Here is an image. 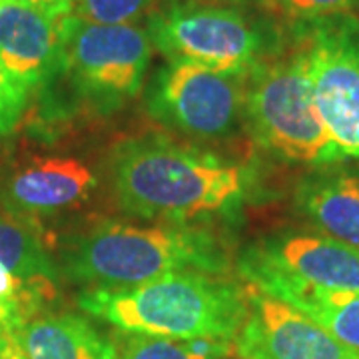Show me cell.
Instances as JSON below:
<instances>
[{
  "instance_id": "obj_11",
  "label": "cell",
  "mask_w": 359,
  "mask_h": 359,
  "mask_svg": "<svg viewBox=\"0 0 359 359\" xmlns=\"http://www.w3.org/2000/svg\"><path fill=\"white\" fill-rule=\"evenodd\" d=\"M0 62L28 90L48 86L65 72L58 18L4 0L0 4Z\"/></svg>"
},
{
  "instance_id": "obj_15",
  "label": "cell",
  "mask_w": 359,
  "mask_h": 359,
  "mask_svg": "<svg viewBox=\"0 0 359 359\" xmlns=\"http://www.w3.org/2000/svg\"><path fill=\"white\" fill-rule=\"evenodd\" d=\"M295 205L318 233L359 252V174L306 180L297 188Z\"/></svg>"
},
{
  "instance_id": "obj_2",
  "label": "cell",
  "mask_w": 359,
  "mask_h": 359,
  "mask_svg": "<svg viewBox=\"0 0 359 359\" xmlns=\"http://www.w3.org/2000/svg\"><path fill=\"white\" fill-rule=\"evenodd\" d=\"M62 269L86 290H126L180 271L228 278L231 257L218 236L200 226L102 219L68 240Z\"/></svg>"
},
{
  "instance_id": "obj_9",
  "label": "cell",
  "mask_w": 359,
  "mask_h": 359,
  "mask_svg": "<svg viewBox=\"0 0 359 359\" xmlns=\"http://www.w3.org/2000/svg\"><path fill=\"white\" fill-rule=\"evenodd\" d=\"M238 271L271 273L320 290H359V252L318 231H276L245 245Z\"/></svg>"
},
{
  "instance_id": "obj_10",
  "label": "cell",
  "mask_w": 359,
  "mask_h": 359,
  "mask_svg": "<svg viewBox=\"0 0 359 359\" xmlns=\"http://www.w3.org/2000/svg\"><path fill=\"white\" fill-rule=\"evenodd\" d=\"M248 311L231 339L236 359H359L320 323L278 297L245 283Z\"/></svg>"
},
{
  "instance_id": "obj_16",
  "label": "cell",
  "mask_w": 359,
  "mask_h": 359,
  "mask_svg": "<svg viewBox=\"0 0 359 359\" xmlns=\"http://www.w3.org/2000/svg\"><path fill=\"white\" fill-rule=\"evenodd\" d=\"M0 264L30 283H54L58 266L48 254L39 230L18 216L0 212Z\"/></svg>"
},
{
  "instance_id": "obj_3",
  "label": "cell",
  "mask_w": 359,
  "mask_h": 359,
  "mask_svg": "<svg viewBox=\"0 0 359 359\" xmlns=\"http://www.w3.org/2000/svg\"><path fill=\"white\" fill-rule=\"evenodd\" d=\"M78 306L126 334L231 341L248 311V290L226 276L180 271L126 290H84Z\"/></svg>"
},
{
  "instance_id": "obj_1",
  "label": "cell",
  "mask_w": 359,
  "mask_h": 359,
  "mask_svg": "<svg viewBox=\"0 0 359 359\" xmlns=\"http://www.w3.org/2000/svg\"><path fill=\"white\" fill-rule=\"evenodd\" d=\"M248 172L224 158L160 136L122 140L110 156V188L130 216L190 224L244 202Z\"/></svg>"
},
{
  "instance_id": "obj_6",
  "label": "cell",
  "mask_w": 359,
  "mask_h": 359,
  "mask_svg": "<svg viewBox=\"0 0 359 359\" xmlns=\"http://www.w3.org/2000/svg\"><path fill=\"white\" fill-rule=\"evenodd\" d=\"M65 72L78 94L98 110L112 114L144 88L152 42L138 25H96L74 14L58 18Z\"/></svg>"
},
{
  "instance_id": "obj_19",
  "label": "cell",
  "mask_w": 359,
  "mask_h": 359,
  "mask_svg": "<svg viewBox=\"0 0 359 359\" xmlns=\"http://www.w3.org/2000/svg\"><path fill=\"white\" fill-rule=\"evenodd\" d=\"M276 14L292 25L316 22L344 14H355L359 0H273Z\"/></svg>"
},
{
  "instance_id": "obj_13",
  "label": "cell",
  "mask_w": 359,
  "mask_h": 359,
  "mask_svg": "<svg viewBox=\"0 0 359 359\" xmlns=\"http://www.w3.org/2000/svg\"><path fill=\"white\" fill-rule=\"evenodd\" d=\"M244 280L304 311L337 341L359 353V290H320L271 273H252Z\"/></svg>"
},
{
  "instance_id": "obj_23",
  "label": "cell",
  "mask_w": 359,
  "mask_h": 359,
  "mask_svg": "<svg viewBox=\"0 0 359 359\" xmlns=\"http://www.w3.org/2000/svg\"><path fill=\"white\" fill-rule=\"evenodd\" d=\"M18 323L8 316V313H4V311H0V330H4V327H16Z\"/></svg>"
},
{
  "instance_id": "obj_12",
  "label": "cell",
  "mask_w": 359,
  "mask_h": 359,
  "mask_svg": "<svg viewBox=\"0 0 359 359\" xmlns=\"http://www.w3.org/2000/svg\"><path fill=\"white\" fill-rule=\"evenodd\" d=\"M98 188L92 168L68 156L36 158L8 178L2 198L16 214L46 216L86 204Z\"/></svg>"
},
{
  "instance_id": "obj_17",
  "label": "cell",
  "mask_w": 359,
  "mask_h": 359,
  "mask_svg": "<svg viewBox=\"0 0 359 359\" xmlns=\"http://www.w3.org/2000/svg\"><path fill=\"white\" fill-rule=\"evenodd\" d=\"M114 347V359H226L231 355V341L174 339L126 332L118 334Z\"/></svg>"
},
{
  "instance_id": "obj_7",
  "label": "cell",
  "mask_w": 359,
  "mask_h": 359,
  "mask_svg": "<svg viewBox=\"0 0 359 359\" xmlns=\"http://www.w3.org/2000/svg\"><path fill=\"white\" fill-rule=\"evenodd\" d=\"M248 76L168 62L150 78L146 110L160 124L186 138L226 140L245 120Z\"/></svg>"
},
{
  "instance_id": "obj_8",
  "label": "cell",
  "mask_w": 359,
  "mask_h": 359,
  "mask_svg": "<svg viewBox=\"0 0 359 359\" xmlns=\"http://www.w3.org/2000/svg\"><path fill=\"white\" fill-rule=\"evenodd\" d=\"M313 100L341 158L359 160V16L299 25Z\"/></svg>"
},
{
  "instance_id": "obj_20",
  "label": "cell",
  "mask_w": 359,
  "mask_h": 359,
  "mask_svg": "<svg viewBox=\"0 0 359 359\" xmlns=\"http://www.w3.org/2000/svg\"><path fill=\"white\" fill-rule=\"evenodd\" d=\"M28 92L22 82L2 66L0 62V136H6L16 128L28 102Z\"/></svg>"
},
{
  "instance_id": "obj_4",
  "label": "cell",
  "mask_w": 359,
  "mask_h": 359,
  "mask_svg": "<svg viewBox=\"0 0 359 359\" xmlns=\"http://www.w3.org/2000/svg\"><path fill=\"white\" fill-rule=\"evenodd\" d=\"M273 14L218 0H158L146 16V32L168 62L250 74L287 40Z\"/></svg>"
},
{
  "instance_id": "obj_18",
  "label": "cell",
  "mask_w": 359,
  "mask_h": 359,
  "mask_svg": "<svg viewBox=\"0 0 359 359\" xmlns=\"http://www.w3.org/2000/svg\"><path fill=\"white\" fill-rule=\"evenodd\" d=\"M158 0H74L72 13L96 25H136Z\"/></svg>"
},
{
  "instance_id": "obj_22",
  "label": "cell",
  "mask_w": 359,
  "mask_h": 359,
  "mask_svg": "<svg viewBox=\"0 0 359 359\" xmlns=\"http://www.w3.org/2000/svg\"><path fill=\"white\" fill-rule=\"evenodd\" d=\"M218 2H226V4H236V6H257L262 11L269 14H276V6L273 0H218Z\"/></svg>"
},
{
  "instance_id": "obj_21",
  "label": "cell",
  "mask_w": 359,
  "mask_h": 359,
  "mask_svg": "<svg viewBox=\"0 0 359 359\" xmlns=\"http://www.w3.org/2000/svg\"><path fill=\"white\" fill-rule=\"evenodd\" d=\"M16 2L26 4L50 18H62L72 13V6H74V0H16Z\"/></svg>"
},
{
  "instance_id": "obj_14",
  "label": "cell",
  "mask_w": 359,
  "mask_h": 359,
  "mask_svg": "<svg viewBox=\"0 0 359 359\" xmlns=\"http://www.w3.org/2000/svg\"><path fill=\"white\" fill-rule=\"evenodd\" d=\"M26 359H114L116 347L86 318L39 313L14 327Z\"/></svg>"
},
{
  "instance_id": "obj_5",
  "label": "cell",
  "mask_w": 359,
  "mask_h": 359,
  "mask_svg": "<svg viewBox=\"0 0 359 359\" xmlns=\"http://www.w3.org/2000/svg\"><path fill=\"white\" fill-rule=\"evenodd\" d=\"M245 122L259 146L290 164L327 166L344 160L321 122L309 80L308 48L299 25L248 76Z\"/></svg>"
},
{
  "instance_id": "obj_24",
  "label": "cell",
  "mask_w": 359,
  "mask_h": 359,
  "mask_svg": "<svg viewBox=\"0 0 359 359\" xmlns=\"http://www.w3.org/2000/svg\"><path fill=\"white\" fill-rule=\"evenodd\" d=\"M2 2H4V0H0V4H2Z\"/></svg>"
}]
</instances>
